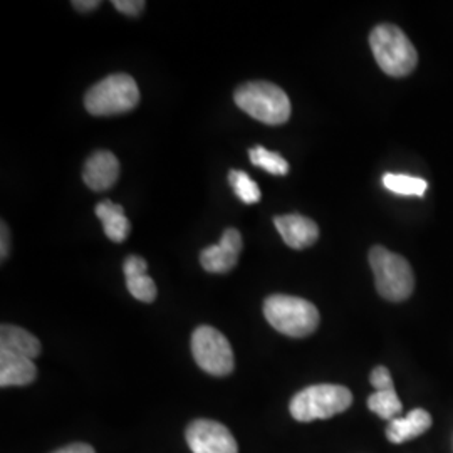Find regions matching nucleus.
I'll return each mask as SVG.
<instances>
[{
  "instance_id": "f257e3e1",
  "label": "nucleus",
  "mask_w": 453,
  "mask_h": 453,
  "mask_svg": "<svg viewBox=\"0 0 453 453\" xmlns=\"http://www.w3.org/2000/svg\"><path fill=\"white\" fill-rule=\"evenodd\" d=\"M372 56L391 78H405L417 65L418 54L406 34L393 24H380L370 34Z\"/></svg>"
},
{
  "instance_id": "f03ea898",
  "label": "nucleus",
  "mask_w": 453,
  "mask_h": 453,
  "mask_svg": "<svg viewBox=\"0 0 453 453\" xmlns=\"http://www.w3.org/2000/svg\"><path fill=\"white\" fill-rule=\"evenodd\" d=\"M235 104L254 119L269 127H279L291 118L289 96L273 82H245L237 88Z\"/></svg>"
},
{
  "instance_id": "7ed1b4c3",
  "label": "nucleus",
  "mask_w": 453,
  "mask_h": 453,
  "mask_svg": "<svg viewBox=\"0 0 453 453\" xmlns=\"http://www.w3.org/2000/svg\"><path fill=\"white\" fill-rule=\"evenodd\" d=\"M264 314L275 331L291 338H306L319 326V311L312 303L286 294L267 297Z\"/></svg>"
},
{
  "instance_id": "20e7f679",
  "label": "nucleus",
  "mask_w": 453,
  "mask_h": 453,
  "mask_svg": "<svg viewBox=\"0 0 453 453\" xmlns=\"http://www.w3.org/2000/svg\"><path fill=\"white\" fill-rule=\"evenodd\" d=\"M368 259L374 274L376 291L383 299L403 303L413 294L415 275L405 257L389 252L381 245H374Z\"/></svg>"
},
{
  "instance_id": "39448f33",
  "label": "nucleus",
  "mask_w": 453,
  "mask_h": 453,
  "mask_svg": "<svg viewBox=\"0 0 453 453\" xmlns=\"http://www.w3.org/2000/svg\"><path fill=\"white\" fill-rule=\"evenodd\" d=\"M353 405V393L341 385H312L294 395L291 400L292 418L309 423L327 420Z\"/></svg>"
},
{
  "instance_id": "423d86ee",
  "label": "nucleus",
  "mask_w": 453,
  "mask_h": 453,
  "mask_svg": "<svg viewBox=\"0 0 453 453\" xmlns=\"http://www.w3.org/2000/svg\"><path fill=\"white\" fill-rule=\"evenodd\" d=\"M140 101V89L128 74H111L96 82L84 96V106L93 116H114L131 111Z\"/></svg>"
},
{
  "instance_id": "0eeeda50",
  "label": "nucleus",
  "mask_w": 453,
  "mask_h": 453,
  "mask_svg": "<svg viewBox=\"0 0 453 453\" xmlns=\"http://www.w3.org/2000/svg\"><path fill=\"white\" fill-rule=\"evenodd\" d=\"M192 353L196 365L213 376L234 372V351L226 336L211 326H200L192 334Z\"/></svg>"
},
{
  "instance_id": "6e6552de",
  "label": "nucleus",
  "mask_w": 453,
  "mask_h": 453,
  "mask_svg": "<svg viewBox=\"0 0 453 453\" xmlns=\"http://www.w3.org/2000/svg\"><path fill=\"white\" fill-rule=\"evenodd\" d=\"M185 437L194 453H239L235 438L226 425L219 421H192Z\"/></svg>"
},
{
  "instance_id": "1a4fd4ad",
  "label": "nucleus",
  "mask_w": 453,
  "mask_h": 453,
  "mask_svg": "<svg viewBox=\"0 0 453 453\" xmlns=\"http://www.w3.org/2000/svg\"><path fill=\"white\" fill-rule=\"evenodd\" d=\"M242 250V235L237 228H226L217 245L207 247L200 254L202 267L211 274H226L237 265Z\"/></svg>"
},
{
  "instance_id": "9d476101",
  "label": "nucleus",
  "mask_w": 453,
  "mask_h": 453,
  "mask_svg": "<svg viewBox=\"0 0 453 453\" xmlns=\"http://www.w3.org/2000/svg\"><path fill=\"white\" fill-rule=\"evenodd\" d=\"M274 226L286 245L296 250L311 247L319 239V226L314 220L299 213L275 217Z\"/></svg>"
},
{
  "instance_id": "9b49d317",
  "label": "nucleus",
  "mask_w": 453,
  "mask_h": 453,
  "mask_svg": "<svg viewBox=\"0 0 453 453\" xmlns=\"http://www.w3.org/2000/svg\"><path fill=\"white\" fill-rule=\"evenodd\" d=\"M118 179H119V162L111 151H96L86 160L84 170H82V180L91 190L95 192L110 190Z\"/></svg>"
},
{
  "instance_id": "f8f14e48",
  "label": "nucleus",
  "mask_w": 453,
  "mask_h": 453,
  "mask_svg": "<svg viewBox=\"0 0 453 453\" xmlns=\"http://www.w3.org/2000/svg\"><path fill=\"white\" fill-rule=\"evenodd\" d=\"M37 376L33 359L0 349V387H27Z\"/></svg>"
},
{
  "instance_id": "ddd939ff",
  "label": "nucleus",
  "mask_w": 453,
  "mask_h": 453,
  "mask_svg": "<svg viewBox=\"0 0 453 453\" xmlns=\"http://www.w3.org/2000/svg\"><path fill=\"white\" fill-rule=\"evenodd\" d=\"M127 288L131 296L142 303H153L157 299V284L148 275V264L140 256H130L123 265Z\"/></svg>"
},
{
  "instance_id": "4468645a",
  "label": "nucleus",
  "mask_w": 453,
  "mask_h": 453,
  "mask_svg": "<svg viewBox=\"0 0 453 453\" xmlns=\"http://www.w3.org/2000/svg\"><path fill=\"white\" fill-rule=\"evenodd\" d=\"M432 426V415L421 408L411 410L406 417L391 420L387 426V438L391 443H405L413 438L420 437Z\"/></svg>"
},
{
  "instance_id": "2eb2a0df",
  "label": "nucleus",
  "mask_w": 453,
  "mask_h": 453,
  "mask_svg": "<svg viewBox=\"0 0 453 453\" xmlns=\"http://www.w3.org/2000/svg\"><path fill=\"white\" fill-rule=\"evenodd\" d=\"M0 349L14 353L19 357L34 359V357L41 355V342L29 331H26L19 326L2 324V327H0Z\"/></svg>"
},
{
  "instance_id": "dca6fc26",
  "label": "nucleus",
  "mask_w": 453,
  "mask_h": 453,
  "mask_svg": "<svg viewBox=\"0 0 453 453\" xmlns=\"http://www.w3.org/2000/svg\"><path fill=\"white\" fill-rule=\"evenodd\" d=\"M97 219L103 222L104 234L113 242H123L130 234V220L127 219L121 205L111 200H104L96 205Z\"/></svg>"
},
{
  "instance_id": "f3484780",
  "label": "nucleus",
  "mask_w": 453,
  "mask_h": 453,
  "mask_svg": "<svg viewBox=\"0 0 453 453\" xmlns=\"http://www.w3.org/2000/svg\"><path fill=\"white\" fill-rule=\"evenodd\" d=\"M368 408L372 413H376L380 418L391 421L398 418L403 411V405L396 395L395 389H383V391H374L368 398Z\"/></svg>"
},
{
  "instance_id": "a211bd4d",
  "label": "nucleus",
  "mask_w": 453,
  "mask_h": 453,
  "mask_svg": "<svg viewBox=\"0 0 453 453\" xmlns=\"http://www.w3.org/2000/svg\"><path fill=\"white\" fill-rule=\"evenodd\" d=\"M383 185L388 188L389 192L403 196H423L428 188V183L418 177H410V175H396V173H387L383 177Z\"/></svg>"
},
{
  "instance_id": "6ab92c4d",
  "label": "nucleus",
  "mask_w": 453,
  "mask_h": 453,
  "mask_svg": "<svg viewBox=\"0 0 453 453\" xmlns=\"http://www.w3.org/2000/svg\"><path fill=\"white\" fill-rule=\"evenodd\" d=\"M250 162L256 166H259L262 170L273 173V175H288L289 173V163L286 162L279 153L269 151L264 146H254L249 151Z\"/></svg>"
},
{
  "instance_id": "aec40b11",
  "label": "nucleus",
  "mask_w": 453,
  "mask_h": 453,
  "mask_svg": "<svg viewBox=\"0 0 453 453\" xmlns=\"http://www.w3.org/2000/svg\"><path fill=\"white\" fill-rule=\"evenodd\" d=\"M228 181L234 188L235 195L242 200L243 203H257L260 200V190L257 183L250 179L245 172L230 170Z\"/></svg>"
},
{
  "instance_id": "412c9836",
  "label": "nucleus",
  "mask_w": 453,
  "mask_h": 453,
  "mask_svg": "<svg viewBox=\"0 0 453 453\" xmlns=\"http://www.w3.org/2000/svg\"><path fill=\"white\" fill-rule=\"evenodd\" d=\"M370 381H372V387L376 391H383V389H395L393 385V378H391V372H388V368L385 366H376L372 372L370 376Z\"/></svg>"
},
{
  "instance_id": "4be33fe9",
  "label": "nucleus",
  "mask_w": 453,
  "mask_h": 453,
  "mask_svg": "<svg viewBox=\"0 0 453 453\" xmlns=\"http://www.w3.org/2000/svg\"><path fill=\"white\" fill-rule=\"evenodd\" d=\"M113 5L116 11L127 16H138L145 9L143 0H114Z\"/></svg>"
},
{
  "instance_id": "5701e85b",
  "label": "nucleus",
  "mask_w": 453,
  "mask_h": 453,
  "mask_svg": "<svg viewBox=\"0 0 453 453\" xmlns=\"http://www.w3.org/2000/svg\"><path fill=\"white\" fill-rule=\"evenodd\" d=\"M54 453H96L95 449L88 443H73V445H67L63 447L59 450H56Z\"/></svg>"
},
{
  "instance_id": "b1692460",
  "label": "nucleus",
  "mask_w": 453,
  "mask_h": 453,
  "mask_svg": "<svg viewBox=\"0 0 453 453\" xmlns=\"http://www.w3.org/2000/svg\"><path fill=\"white\" fill-rule=\"evenodd\" d=\"M73 7L76 11L88 12V11H95L96 7H99V2L97 0H76V2H73Z\"/></svg>"
},
{
  "instance_id": "393cba45",
  "label": "nucleus",
  "mask_w": 453,
  "mask_h": 453,
  "mask_svg": "<svg viewBox=\"0 0 453 453\" xmlns=\"http://www.w3.org/2000/svg\"><path fill=\"white\" fill-rule=\"evenodd\" d=\"M0 254L2 260L9 256V228L5 226V222H2V245H0Z\"/></svg>"
}]
</instances>
